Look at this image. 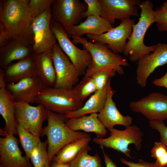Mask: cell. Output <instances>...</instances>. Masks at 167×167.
Returning a JSON list of instances; mask_svg holds the SVG:
<instances>
[{
	"label": "cell",
	"instance_id": "cell-38",
	"mask_svg": "<svg viewBox=\"0 0 167 167\" xmlns=\"http://www.w3.org/2000/svg\"><path fill=\"white\" fill-rule=\"evenodd\" d=\"M152 84L156 86L164 87L167 89V71L162 77L155 79Z\"/></svg>",
	"mask_w": 167,
	"mask_h": 167
},
{
	"label": "cell",
	"instance_id": "cell-42",
	"mask_svg": "<svg viewBox=\"0 0 167 167\" xmlns=\"http://www.w3.org/2000/svg\"><path fill=\"white\" fill-rule=\"evenodd\" d=\"M50 167H70V164H63L52 162Z\"/></svg>",
	"mask_w": 167,
	"mask_h": 167
},
{
	"label": "cell",
	"instance_id": "cell-34",
	"mask_svg": "<svg viewBox=\"0 0 167 167\" xmlns=\"http://www.w3.org/2000/svg\"><path fill=\"white\" fill-rule=\"evenodd\" d=\"M84 2L87 5V9L83 14V18L90 16H101L102 11L100 0H84Z\"/></svg>",
	"mask_w": 167,
	"mask_h": 167
},
{
	"label": "cell",
	"instance_id": "cell-44",
	"mask_svg": "<svg viewBox=\"0 0 167 167\" xmlns=\"http://www.w3.org/2000/svg\"><path fill=\"white\" fill-rule=\"evenodd\" d=\"M0 167H1L0 166Z\"/></svg>",
	"mask_w": 167,
	"mask_h": 167
},
{
	"label": "cell",
	"instance_id": "cell-28",
	"mask_svg": "<svg viewBox=\"0 0 167 167\" xmlns=\"http://www.w3.org/2000/svg\"><path fill=\"white\" fill-rule=\"evenodd\" d=\"M17 134L21 145L25 152V156L28 161L30 154L41 142L39 138L35 136L20 125H17Z\"/></svg>",
	"mask_w": 167,
	"mask_h": 167
},
{
	"label": "cell",
	"instance_id": "cell-37",
	"mask_svg": "<svg viewBox=\"0 0 167 167\" xmlns=\"http://www.w3.org/2000/svg\"><path fill=\"white\" fill-rule=\"evenodd\" d=\"M120 161L129 167H157L155 163L148 162L142 159H139L137 163L127 161L123 158H121Z\"/></svg>",
	"mask_w": 167,
	"mask_h": 167
},
{
	"label": "cell",
	"instance_id": "cell-25",
	"mask_svg": "<svg viewBox=\"0 0 167 167\" xmlns=\"http://www.w3.org/2000/svg\"><path fill=\"white\" fill-rule=\"evenodd\" d=\"M4 71L7 83H16L24 78L37 75L32 54L11 64Z\"/></svg>",
	"mask_w": 167,
	"mask_h": 167
},
{
	"label": "cell",
	"instance_id": "cell-22",
	"mask_svg": "<svg viewBox=\"0 0 167 167\" xmlns=\"http://www.w3.org/2000/svg\"><path fill=\"white\" fill-rule=\"evenodd\" d=\"M111 79L102 89L97 90L94 92L81 108L74 111L66 112L64 117L67 119L77 118L88 114L100 112L103 109L107 100L108 86Z\"/></svg>",
	"mask_w": 167,
	"mask_h": 167
},
{
	"label": "cell",
	"instance_id": "cell-32",
	"mask_svg": "<svg viewBox=\"0 0 167 167\" xmlns=\"http://www.w3.org/2000/svg\"><path fill=\"white\" fill-rule=\"evenodd\" d=\"M54 0H30L28 5L33 19L51 8Z\"/></svg>",
	"mask_w": 167,
	"mask_h": 167
},
{
	"label": "cell",
	"instance_id": "cell-1",
	"mask_svg": "<svg viewBox=\"0 0 167 167\" xmlns=\"http://www.w3.org/2000/svg\"><path fill=\"white\" fill-rule=\"evenodd\" d=\"M29 1H0V32L10 40H20L33 45V18Z\"/></svg>",
	"mask_w": 167,
	"mask_h": 167
},
{
	"label": "cell",
	"instance_id": "cell-36",
	"mask_svg": "<svg viewBox=\"0 0 167 167\" xmlns=\"http://www.w3.org/2000/svg\"><path fill=\"white\" fill-rule=\"evenodd\" d=\"M150 152L151 157L156 159L167 153V146L161 142H156Z\"/></svg>",
	"mask_w": 167,
	"mask_h": 167
},
{
	"label": "cell",
	"instance_id": "cell-18",
	"mask_svg": "<svg viewBox=\"0 0 167 167\" xmlns=\"http://www.w3.org/2000/svg\"><path fill=\"white\" fill-rule=\"evenodd\" d=\"M116 91L111 87V82L109 84L107 100L103 109L98 113L100 121L109 131L116 125H121L126 127L131 125L133 121L132 117L121 114L113 101V97Z\"/></svg>",
	"mask_w": 167,
	"mask_h": 167
},
{
	"label": "cell",
	"instance_id": "cell-30",
	"mask_svg": "<svg viewBox=\"0 0 167 167\" xmlns=\"http://www.w3.org/2000/svg\"><path fill=\"white\" fill-rule=\"evenodd\" d=\"M73 89L77 96L83 102L97 90L93 79L91 77L84 76Z\"/></svg>",
	"mask_w": 167,
	"mask_h": 167
},
{
	"label": "cell",
	"instance_id": "cell-3",
	"mask_svg": "<svg viewBox=\"0 0 167 167\" xmlns=\"http://www.w3.org/2000/svg\"><path fill=\"white\" fill-rule=\"evenodd\" d=\"M140 10L139 20L133 28L131 34L123 52L132 62H135L148 54L155 49L156 45L147 46L144 42L146 33L149 27L155 23L153 4L149 0L142 1L138 5Z\"/></svg>",
	"mask_w": 167,
	"mask_h": 167
},
{
	"label": "cell",
	"instance_id": "cell-23",
	"mask_svg": "<svg viewBox=\"0 0 167 167\" xmlns=\"http://www.w3.org/2000/svg\"><path fill=\"white\" fill-rule=\"evenodd\" d=\"M15 102L6 88H0V114L5 122L3 129L9 135L17 134L15 114Z\"/></svg>",
	"mask_w": 167,
	"mask_h": 167
},
{
	"label": "cell",
	"instance_id": "cell-31",
	"mask_svg": "<svg viewBox=\"0 0 167 167\" xmlns=\"http://www.w3.org/2000/svg\"><path fill=\"white\" fill-rule=\"evenodd\" d=\"M154 11L158 30L160 32H167V0Z\"/></svg>",
	"mask_w": 167,
	"mask_h": 167
},
{
	"label": "cell",
	"instance_id": "cell-27",
	"mask_svg": "<svg viewBox=\"0 0 167 167\" xmlns=\"http://www.w3.org/2000/svg\"><path fill=\"white\" fill-rule=\"evenodd\" d=\"M92 148L88 145L83 148L70 164V167H102L101 158L97 153L94 156L88 154Z\"/></svg>",
	"mask_w": 167,
	"mask_h": 167
},
{
	"label": "cell",
	"instance_id": "cell-24",
	"mask_svg": "<svg viewBox=\"0 0 167 167\" xmlns=\"http://www.w3.org/2000/svg\"><path fill=\"white\" fill-rule=\"evenodd\" d=\"M113 27V25L102 17L90 16L84 22L73 26L70 35L71 37H81L88 34L99 35L107 32Z\"/></svg>",
	"mask_w": 167,
	"mask_h": 167
},
{
	"label": "cell",
	"instance_id": "cell-11",
	"mask_svg": "<svg viewBox=\"0 0 167 167\" xmlns=\"http://www.w3.org/2000/svg\"><path fill=\"white\" fill-rule=\"evenodd\" d=\"M133 112L140 113L149 121H164L167 119V96L153 92L136 101L129 103Z\"/></svg>",
	"mask_w": 167,
	"mask_h": 167
},
{
	"label": "cell",
	"instance_id": "cell-26",
	"mask_svg": "<svg viewBox=\"0 0 167 167\" xmlns=\"http://www.w3.org/2000/svg\"><path fill=\"white\" fill-rule=\"evenodd\" d=\"M91 140V138L89 135L67 144L57 152L52 162L63 164H70L82 149L88 145Z\"/></svg>",
	"mask_w": 167,
	"mask_h": 167
},
{
	"label": "cell",
	"instance_id": "cell-43",
	"mask_svg": "<svg viewBox=\"0 0 167 167\" xmlns=\"http://www.w3.org/2000/svg\"><path fill=\"white\" fill-rule=\"evenodd\" d=\"M0 135L1 136H4L5 137L9 135L3 129H0Z\"/></svg>",
	"mask_w": 167,
	"mask_h": 167
},
{
	"label": "cell",
	"instance_id": "cell-5",
	"mask_svg": "<svg viewBox=\"0 0 167 167\" xmlns=\"http://www.w3.org/2000/svg\"><path fill=\"white\" fill-rule=\"evenodd\" d=\"M35 102L42 105L47 110L64 114L76 110L84 105L73 89L68 90L47 87L39 93Z\"/></svg>",
	"mask_w": 167,
	"mask_h": 167
},
{
	"label": "cell",
	"instance_id": "cell-35",
	"mask_svg": "<svg viewBox=\"0 0 167 167\" xmlns=\"http://www.w3.org/2000/svg\"><path fill=\"white\" fill-rule=\"evenodd\" d=\"M150 127L157 131L159 133L160 142L167 146V126L164 121L160 120L149 121Z\"/></svg>",
	"mask_w": 167,
	"mask_h": 167
},
{
	"label": "cell",
	"instance_id": "cell-39",
	"mask_svg": "<svg viewBox=\"0 0 167 167\" xmlns=\"http://www.w3.org/2000/svg\"><path fill=\"white\" fill-rule=\"evenodd\" d=\"M100 148L103 152L106 167H117L116 164L113 162L109 156L105 153L104 147L100 146Z\"/></svg>",
	"mask_w": 167,
	"mask_h": 167
},
{
	"label": "cell",
	"instance_id": "cell-17",
	"mask_svg": "<svg viewBox=\"0 0 167 167\" xmlns=\"http://www.w3.org/2000/svg\"><path fill=\"white\" fill-rule=\"evenodd\" d=\"M0 165L1 167H32L23 156L18 140L13 135L0 138Z\"/></svg>",
	"mask_w": 167,
	"mask_h": 167
},
{
	"label": "cell",
	"instance_id": "cell-10",
	"mask_svg": "<svg viewBox=\"0 0 167 167\" xmlns=\"http://www.w3.org/2000/svg\"><path fill=\"white\" fill-rule=\"evenodd\" d=\"M56 78L54 88L68 90L77 84L82 74L76 68L58 43L52 49Z\"/></svg>",
	"mask_w": 167,
	"mask_h": 167
},
{
	"label": "cell",
	"instance_id": "cell-4",
	"mask_svg": "<svg viewBox=\"0 0 167 167\" xmlns=\"http://www.w3.org/2000/svg\"><path fill=\"white\" fill-rule=\"evenodd\" d=\"M47 124L43 128L41 136L47 137V152L49 160H52L57 152L67 144L89 135L85 132L74 131L66 125L64 116L47 110Z\"/></svg>",
	"mask_w": 167,
	"mask_h": 167
},
{
	"label": "cell",
	"instance_id": "cell-20",
	"mask_svg": "<svg viewBox=\"0 0 167 167\" xmlns=\"http://www.w3.org/2000/svg\"><path fill=\"white\" fill-rule=\"evenodd\" d=\"M32 57L37 75L47 87H54L56 78L52 50L35 54Z\"/></svg>",
	"mask_w": 167,
	"mask_h": 167
},
{
	"label": "cell",
	"instance_id": "cell-21",
	"mask_svg": "<svg viewBox=\"0 0 167 167\" xmlns=\"http://www.w3.org/2000/svg\"><path fill=\"white\" fill-rule=\"evenodd\" d=\"M67 126L74 131H83L87 132H93L97 137L103 138L106 135L107 131L99 120L98 113H92L77 118L68 119L65 122Z\"/></svg>",
	"mask_w": 167,
	"mask_h": 167
},
{
	"label": "cell",
	"instance_id": "cell-19",
	"mask_svg": "<svg viewBox=\"0 0 167 167\" xmlns=\"http://www.w3.org/2000/svg\"><path fill=\"white\" fill-rule=\"evenodd\" d=\"M33 53L32 45L24 41L12 40L0 49V66L4 69L14 61L29 57Z\"/></svg>",
	"mask_w": 167,
	"mask_h": 167
},
{
	"label": "cell",
	"instance_id": "cell-29",
	"mask_svg": "<svg viewBox=\"0 0 167 167\" xmlns=\"http://www.w3.org/2000/svg\"><path fill=\"white\" fill-rule=\"evenodd\" d=\"M47 139L41 142L31 152L30 157L34 167H50L51 162L49 159Z\"/></svg>",
	"mask_w": 167,
	"mask_h": 167
},
{
	"label": "cell",
	"instance_id": "cell-16",
	"mask_svg": "<svg viewBox=\"0 0 167 167\" xmlns=\"http://www.w3.org/2000/svg\"><path fill=\"white\" fill-rule=\"evenodd\" d=\"M46 86L38 75L24 78L16 83H7L6 88L17 102L32 103Z\"/></svg>",
	"mask_w": 167,
	"mask_h": 167
},
{
	"label": "cell",
	"instance_id": "cell-40",
	"mask_svg": "<svg viewBox=\"0 0 167 167\" xmlns=\"http://www.w3.org/2000/svg\"><path fill=\"white\" fill-rule=\"evenodd\" d=\"M155 163L157 167H167V153L156 159Z\"/></svg>",
	"mask_w": 167,
	"mask_h": 167
},
{
	"label": "cell",
	"instance_id": "cell-14",
	"mask_svg": "<svg viewBox=\"0 0 167 167\" xmlns=\"http://www.w3.org/2000/svg\"><path fill=\"white\" fill-rule=\"evenodd\" d=\"M167 64V43H158L152 52L138 61L136 69L137 83L142 87H145L148 78L156 69Z\"/></svg>",
	"mask_w": 167,
	"mask_h": 167
},
{
	"label": "cell",
	"instance_id": "cell-7",
	"mask_svg": "<svg viewBox=\"0 0 167 167\" xmlns=\"http://www.w3.org/2000/svg\"><path fill=\"white\" fill-rule=\"evenodd\" d=\"M87 6L79 0H54L51 6L52 18L61 24L67 32L83 18V13Z\"/></svg>",
	"mask_w": 167,
	"mask_h": 167
},
{
	"label": "cell",
	"instance_id": "cell-6",
	"mask_svg": "<svg viewBox=\"0 0 167 167\" xmlns=\"http://www.w3.org/2000/svg\"><path fill=\"white\" fill-rule=\"evenodd\" d=\"M110 136L106 138L96 137L93 142L99 146L111 148L124 153L127 157L133 158L131 155V152L129 146L134 144L139 151L141 148L142 137L143 133L135 125H131L123 130L114 128L109 131Z\"/></svg>",
	"mask_w": 167,
	"mask_h": 167
},
{
	"label": "cell",
	"instance_id": "cell-2",
	"mask_svg": "<svg viewBox=\"0 0 167 167\" xmlns=\"http://www.w3.org/2000/svg\"><path fill=\"white\" fill-rule=\"evenodd\" d=\"M71 37L74 44H82L84 49L88 50L91 55L92 59L84 76L91 77L94 73L101 71L114 75L116 72L120 75L124 74L123 66H128L129 63L119 54L110 49L106 45L97 41L92 43L83 36H72Z\"/></svg>",
	"mask_w": 167,
	"mask_h": 167
},
{
	"label": "cell",
	"instance_id": "cell-41",
	"mask_svg": "<svg viewBox=\"0 0 167 167\" xmlns=\"http://www.w3.org/2000/svg\"><path fill=\"white\" fill-rule=\"evenodd\" d=\"M7 82L5 77L4 70L2 68H0V88H6Z\"/></svg>",
	"mask_w": 167,
	"mask_h": 167
},
{
	"label": "cell",
	"instance_id": "cell-8",
	"mask_svg": "<svg viewBox=\"0 0 167 167\" xmlns=\"http://www.w3.org/2000/svg\"><path fill=\"white\" fill-rule=\"evenodd\" d=\"M50 27L62 49L76 69L84 75L92 59L90 53L85 49L77 47L70 40L67 32L62 26L52 18Z\"/></svg>",
	"mask_w": 167,
	"mask_h": 167
},
{
	"label": "cell",
	"instance_id": "cell-13",
	"mask_svg": "<svg viewBox=\"0 0 167 167\" xmlns=\"http://www.w3.org/2000/svg\"><path fill=\"white\" fill-rule=\"evenodd\" d=\"M52 18L51 8L33 19L32 30L33 37L34 54L41 53L52 50L57 44L56 37L50 27Z\"/></svg>",
	"mask_w": 167,
	"mask_h": 167
},
{
	"label": "cell",
	"instance_id": "cell-12",
	"mask_svg": "<svg viewBox=\"0 0 167 167\" xmlns=\"http://www.w3.org/2000/svg\"><path fill=\"white\" fill-rule=\"evenodd\" d=\"M135 24L134 19H125L122 20L118 25L105 33L99 35L88 34L86 36L94 42L106 44L108 48L115 53H123Z\"/></svg>",
	"mask_w": 167,
	"mask_h": 167
},
{
	"label": "cell",
	"instance_id": "cell-15",
	"mask_svg": "<svg viewBox=\"0 0 167 167\" xmlns=\"http://www.w3.org/2000/svg\"><path fill=\"white\" fill-rule=\"evenodd\" d=\"M101 17L112 25L117 19L121 21L130 19L132 16L139 17L138 6L140 0H100Z\"/></svg>",
	"mask_w": 167,
	"mask_h": 167
},
{
	"label": "cell",
	"instance_id": "cell-9",
	"mask_svg": "<svg viewBox=\"0 0 167 167\" xmlns=\"http://www.w3.org/2000/svg\"><path fill=\"white\" fill-rule=\"evenodd\" d=\"M15 108L17 124L39 138L42 132L43 123L47 119V110L41 104L33 106L28 103L16 102Z\"/></svg>",
	"mask_w": 167,
	"mask_h": 167
},
{
	"label": "cell",
	"instance_id": "cell-33",
	"mask_svg": "<svg viewBox=\"0 0 167 167\" xmlns=\"http://www.w3.org/2000/svg\"><path fill=\"white\" fill-rule=\"evenodd\" d=\"M115 75L107 72L101 71L94 73L91 77L94 81L96 90H101L105 86L109 80Z\"/></svg>",
	"mask_w": 167,
	"mask_h": 167
}]
</instances>
